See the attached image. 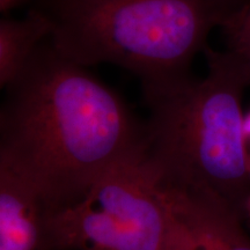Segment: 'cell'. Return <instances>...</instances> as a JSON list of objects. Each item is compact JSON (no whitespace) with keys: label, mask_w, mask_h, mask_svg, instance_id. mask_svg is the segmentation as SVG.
I'll list each match as a JSON object with an SVG mask.
<instances>
[{"label":"cell","mask_w":250,"mask_h":250,"mask_svg":"<svg viewBox=\"0 0 250 250\" xmlns=\"http://www.w3.org/2000/svg\"><path fill=\"white\" fill-rule=\"evenodd\" d=\"M139 160L112 170L79 203L56 211L52 250H195L188 227Z\"/></svg>","instance_id":"4"},{"label":"cell","mask_w":250,"mask_h":250,"mask_svg":"<svg viewBox=\"0 0 250 250\" xmlns=\"http://www.w3.org/2000/svg\"><path fill=\"white\" fill-rule=\"evenodd\" d=\"M208 74L143 90L139 164L170 205L208 204L246 220L250 170L242 98L250 64L234 50L206 48Z\"/></svg>","instance_id":"2"},{"label":"cell","mask_w":250,"mask_h":250,"mask_svg":"<svg viewBox=\"0 0 250 250\" xmlns=\"http://www.w3.org/2000/svg\"><path fill=\"white\" fill-rule=\"evenodd\" d=\"M51 27L45 18L28 9L21 20L0 21V86L5 88L26 67L37 48L50 37Z\"/></svg>","instance_id":"7"},{"label":"cell","mask_w":250,"mask_h":250,"mask_svg":"<svg viewBox=\"0 0 250 250\" xmlns=\"http://www.w3.org/2000/svg\"><path fill=\"white\" fill-rule=\"evenodd\" d=\"M245 58L247 59V61H248V62L250 64V57H245Z\"/></svg>","instance_id":"12"},{"label":"cell","mask_w":250,"mask_h":250,"mask_svg":"<svg viewBox=\"0 0 250 250\" xmlns=\"http://www.w3.org/2000/svg\"><path fill=\"white\" fill-rule=\"evenodd\" d=\"M56 211L28 181L0 166V250H52Z\"/></svg>","instance_id":"5"},{"label":"cell","mask_w":250,"mask_h":250,"mask_svg":"<svg viewBox=\"0 0 250 250\" xmlns=\"http://www.w3.org/2000/svg\"><path fill=\"white\" fill-rule=\"evenodd\" d=\"M28 7L48 20L50 42L65 57L116 65L147 90L192 76L211 31L234 22L250 0H31Z\"/></svg>","instance_id":"3"},{"label":"cell","mask_w":250,"mask_h":250,"mask_svg":"<svg viewBox=\"0 0 250 250\" xmlns=\"http://www.w3.org/2000/svg\"><path fill=\"white\" fill-rule=\"evenodd\" d=\"M245 138L247 153H248V165L250 170V112L245 117Z\"/></svg>","instance_id":"10"},{"label":"cell","mask_w":250,"mask_h":250,"mask_svg":"<svg viewBox=\"0 0 250 250\" xmlns=\"http://www.w3.org/2000/svg\"><path fill=\"white\" fill-rule=\"evenodd\" d=\"M247 219H250V203H249V208H248V214H247Z\"/></svg>","instance_id":"11"},{"label":"cell","mask_w":250,"mask_h":250,"mask_svg":"<svg viewBox=\"0 0 250 250\" xmlns=\"http://www.w3.org/2000/svg\"><path fill=\"white\" fill-rule=\"evenodd\" d=\"M173 210L191 234L195 250H250V235L240 215L206 204H181Z\"/></svg>","instance_id":"6"},{"label":"cell","mask_w":250,"mask_h":250,"mask_svg":"<svg viewBox=\"0 0 250 250\" xmlns=\"http://www.w3.org/2000/svg\"><path fill=\"white\" fill-rule=\"evenodd\" d=\"M228 40V49L250 57V7L234 22L224 29Z\"/></svg>","instance_id":"8"},{"label":"cell","mask_w":250,"mask_h":250,"mask_svg":"<svg viewBox=\"0 0 250 250\" xmlns=\"http://www.w3.org/2000/svg\"><path fill=\"white\" fill-rule=\"evenodd\" d=\"M50 42L5 87L0 166L56 210L68 208L142 154L144 123L118 94Z\"/></svg>","instance_id":"1"},{"label":"cell","mask_w":250,"mask_h":250,"mask_svg":"<svg viewBox=\"0 0 250 250\" xmlns=\"http://www.w3.org/2000/svg\"><path fill=\"white\" fill-rule=\"evenodd\" d=\"M30 1L31 0H0V11L1 13L7 14L22 6H29Z\"/></svg>","instance_id":"9"}]
</instances>
